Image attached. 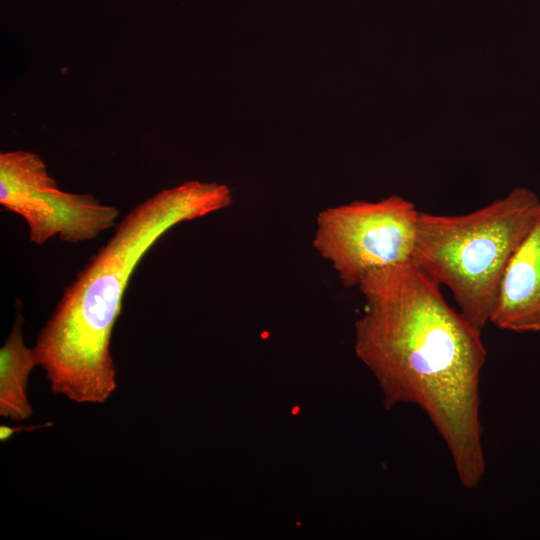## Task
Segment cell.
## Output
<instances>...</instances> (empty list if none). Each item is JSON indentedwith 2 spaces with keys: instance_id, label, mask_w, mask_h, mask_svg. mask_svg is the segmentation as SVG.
Here are the masks:
<instances>
[{
  "instance_id": "6da1fadb",
  "label": "cell",
  "mask_w": 540,
  "mask_h": 540,
  "mask_svg": "<svg viewBox=\"0 0 540 540\" xmlns=\"http://www.w3.org/2000/svg\"><path fill=\"white\" fill-rule=\"evenodd\" d=\"M365 310L354 348L385 407L415 404L444 440L458 479L476 487L485 473L479 383L487 350L481 330L444 299L414 262L369 274L358 286Z\"/></svg>"
},
{
  "instance_id": "7a4b0ae2",
  "label": "cell",
  "mask_w": 540,
  "mask_h": 540,
  "mask_svg": "<svg viewBox=\"0 0 540 540\" xmlns=\"http://www.w3.org/2000/svg\"><path fill=\"white\" fill-rule=\"evenodd\" d=\"M224 184L187 181L135 206L66 288L34 348L52 392L101 404L117 387L112 331L135 268L176 225L232 204Z\"/></svg>"
},
{
  "instance_id": "3957f363",
  "label": "cell",
  "mask_w": 540,
  "mask_h": 540,
  "mask_svg": "<svg viewBox=\"0 0 540 540\" xmlns=\"http://www.w3.org/2000/svg\"><path fill=\"white\" fill-rule=\"evenodd\" d=\"M540 200L528 188L472 212H419L413 262L451 292L462 316L482 330L494 308L501 278L531 226Z\"/></svg>"
},
{
  "instance_id": "277c9868",
  "label": "cell",
  "mask_w": 540,
  "mask_h": 540,
  "mask_svg": "<svg viewBox=\"0 0 540 540\" xmlns=\"http://www.w3.org/2000/svg\"><path fill=\"white\" fill-rule=\"evenodd\" d=\"M419 212L398 195L329 207L317 215L313 246L343 286L358 288L369 274L413 260Z\"/></svg>"
},
{
  "instance_id": "5b68a950",
  "label": "cell",
  "mask_w": 540,
  "mask_h": 540,
  "mask_svg": "<svg viewBox=\"0 0 540 540\" xmlns=\"http://www.w3.org/2000/svg\"><path fill=\"white\" fill-rule=\"evenodd\" d=\"M29 231V240L42 245L54 236L69 243L96 238L116 224L119 211L89 194L62 191L57 184L33 193L16 213Z\"/></svg>"
},
{
  "instance_id": "8992f818",
  "label": "cell",
  "mask_w": 540,
  "mask_h": 540,
  "mask_svg": "<svg viewBox=\"0 0 540 540\" xmlns=\"http://www.w3.org/2000/svg\"><path fill=\"white\" fill-rule=\"evenodd\" d=\"M490 323L516 333L540 331V204L505 268Z\"/></svg>"
},
{
  "instance_id": "52a82bcc",
  "label": "cell",
  "mask_w": 540,
  "mask_h": 540,
  "mask_svg": "<svg viewBox=\"0 0 540 540\" xmlns=\"http://www.w3.org/2000/svg\"><path fill=\"white\" fill-rule=\"evenodd\" d=\"M23 317L18 310L13 328L0 350V415L13 421L28 419L33 408L27 395L28 379L39 366L34 348L25 345Z\"/></svg>"
},
{
  "instance_id": "ba28073f",
  "label": "cell",
  "mask_w": 540,
  "mask_h": 540,
  "mask_svg": "<svg viewBox=\"0 0 540 540\" xmlns=\"http://www.w3.org/2000/svg\"><path fill=\"white\" fill-rule=\"evenodd\" d=\"M54 184L37 154L24 150L0 154V204L4 209L16 214L33 193Z\"/></svg>"
},
{
  "instance_id": "9c48e42d",
  "label": "cell",
  "mask_w": 540,
  "mask_h": 540,
  "mask_svg": "<svg viewBox=\"0 0 540 540\" xmlns=\"http://www.w3.org/2000/svg\"><path fill=\"white\" fill-rule=\"evenodd\" d=\"M52 423L47 424H40V425H31V426H16V427H10L7 425H1L0 426V440L1 441H7L9 440L15 433L21 432V431H32L38 428H43L46 426H50Z\"/></svg>"
}]
</instances>
